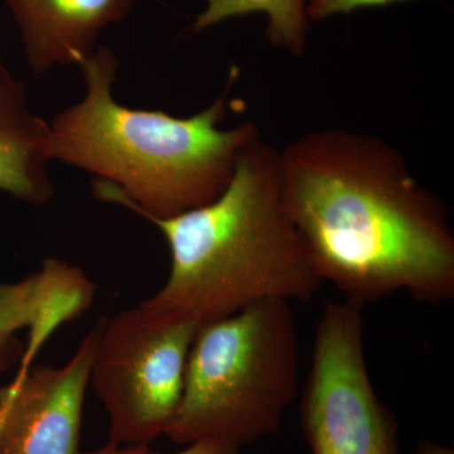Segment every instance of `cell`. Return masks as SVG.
I'll return each mask as SVG.
<instances>
[{"instance_id":"6da1fadb","label":"cell","mask_w":454,"mask_h":454,"mask_svg":"<svg viewBox=\"0 0 454 454\" xmlns=\"http://www.w3.org/2000/svg\"><path fill=\"white\" fill-rule=\"evenodd\" d=\"M279 154L286 208L322 283L360 309L395 293L433 306L453 300L446 206L395 146L327 128Z\"/></svg>"},{"instance_id":"7a4b0ae2","label":"cell","mask_w":454,"mask_h":454,"mask_svg":"<svg viewBox=\"0 0 454 454\" xmlns=\"http://www.w3.org/2000/svg\"><path fill=\"white\" fill-rule=\"evenodd\" d=\"M77 67L85 97L50 124V152L59 160L97 176L92 192L145 219L176 216L214 201L234 176L241 152L260 134L255 122L223 129L226 91L188 118L131 109L113 97L118 61L97 47Z\"/></svg>"},{"instance_id":"3957f363","label":"cell","mask_w":454,"mask_h":454,"mask_svg":"<svg viewBox=\"0 0 454 454\" xmlns=\"http://www.w3.org/2000/svg\"><path fill=\"white\" fill-rule=\"evenodd\" d=\"M170 252L166 283L146 309L197 325L268 301H309L321 286L284 200L280 154L262 139L241 152L214 201L149 217Z\"/></svg>"},{"instance_id":"277c9868","label":"cell","mask_w":454,"mask_h":454,"mask_svg":"<svg viewBox=\"0 0 454 454\" xmlns=\"http://www.w3.org/2000/svg\"><path fill=\"white\" fill-rule=\"evenodd\" d=\"M298 369L288 301H262L200 325L167 437L243 448L274 434L297 395Z\"/></svg>"},{"instance_id":"5b68a950","label":"cell","mask_w":454,"mask_h":454,"mask_svg":"<svg viewBox=\"0 0 454 454\" xmlns=\"http://www.w3.org/2000/svg\"><path fill=\"white\" fill-rule=\"evenodd\" d=\"M197 330L140 303L98 324L89 387L109 415L110 443L151 444L166 435Z\"/></svg>"},{"instance_id":"8992f818","label":"cell","mask_w":454,"mask_h":454,"mask_svg":"<svg viewBox=\"0 0 454 454\" xmlns=\"http://www.w3.org/2000/svg\"><path fill=\"white\" fill-rule=\"evenodd\" d=\"M360 307L328 301L313 342L301 419L312 454H399L395 419L373 389Z\"/></svg>"},{"instance_id":"52a82bcc","label":"cell","mask_w":454,"mask_h":454,"mask_svg":"<svg viewBox=\"0 0 454 454\" xmlns=\"http://www.w3.org/2000/svg\"><path fill=\"white\" fill-rule=\"evenodd\" d=\"M98 325L59 367L18 370L0 454H82L80 434Z\"/></svg>"},{"instance_id":"ba28073f","label":"cell","mask_w":454,"mask_h":454,"mask_svg":"<svg viewBox=\"0 0 454 454\" xmlns=\"http://www.w3.org/2000/svg\"><path fill=\"white\" fill-rule=\"evenodd\" d=\"M20 29L29 67L47 73L79 65L106 27L121 22L137 0H4Z\"/></svg>"},{"instance_id":"9c48e42d","label":"cell","mask_w":454,"mask_h":454,"mask_svg":"<svg viewBox=\"0 0 454 454\" xmlns=\"http://www.w3.org/2000/svg\"><path fill=\"white\" fill-rule=\"evenodd\" d=\"M94 283L64 260L46 259L17 283H0V339L28 330L20 369L31 370L44 343L61 325L83 315L95 300Z\"/></svg>"},{"instance_id":"30bf717a","label":"cell","mask_w":454,"mask_h":454,"mask_svg":"<svg viewBox=\"0 0 454 454\" xmlns=\"http://www.w3.org/2000/svg\"><path fill=\"white\" fill-rule=\"evenodd\" d=\"M50 124L31 112L25 82L0 59V191L31 206L55 195Z\"/></svg>"},{"instance_id":"8fae6325","label":"cell","mask_w":454,"mask_h":454,"mask_svg":"<svg viewBox=\"0 0 454 454\" xmlns=\"http://www.w3.org/2000/svg\"><path fill=\"white\" fill-rule=\"evenodd\" d=\"M309 0H207L191 31L199 33L232 18L262 13L267 17L265 35L269 43L292 56L301 57L307 49L309 20Z\"/></svg>"},{"instance_id":"7c38bea8","label":"cell","mask_w":454,"mask_h":454,"mask_svg":"<svg viewBox=\"0 0 454 454\" xmlns=\"http://www.w3.org/2000/svg\"><path fill=\"white\" fill-rule=\"evenodd\" d=\"M411 0H309L307 17L309 22H321L337 14H351L367 8H382Z\"/></svg>"},{"instance_id":"4fadbf2b","label":"cell","mask_w":454,"mask_h":454,"mask_svg":"<svg viewBox=\"0 0 454 454\" xmlns=\"http://www.w3.org/2000/svg\"><path fill=\"white\" fill-rule=\"evenodd\" d=\"M82 454H163L154 452L149 444H137V446H124V444L107 443L100 450H91ZM175 454H245L243 448L231 446L217 441H199L187 444L181 452Z\"/></svg>"},{"instance_id":"5bb4252c","label":"cell","mask_w":454,"mask_h":454,"mask_svg":"<svg viewBox=\"0 0 454 454\" xmlns=\"http://www.w3.org/2000/svg\"><path fill=\"white\" fill-rule=\"evenodd\" d=\"M17 390V380L8 385L5 389L0 391V429H2L3 423H4L5 417H7L9 406H11L12 400H13L14 394Z\"/></svg>"},{"instance_id":"9a60e30c","label":"cell","mask_w":454,"mask_h":454,"mask_svg":"<svg viewBox=\"0 0 454 454\" xmlns=\"http://www.w3.org/2000/svg\"><path fill=\"white\" fill-rule=\"evenodd\" d=\"M413 454H454L452 448L434 442H422Z\"/></svg>"},{"instance_id":"2e32d148","label":"cell","mask_w":454,"mask_h":454,"mask_svg":"<svg viewBox=\"0 0 454 454\" xmlns=\"http://www.w3.org/2000/svg\"><path fill=\"white\" fill-rule=\"evenodd\" d=\"M9 337H11V336H9ZM4 339H7V337H4ZM4 339H0V346H2V340Z\"/></svg>"}]
</instances>
